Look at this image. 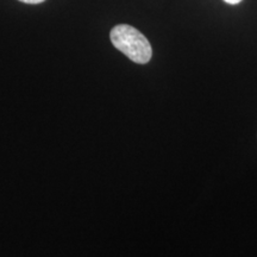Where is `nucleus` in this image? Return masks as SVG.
I'll use <instances>...</instances> for the list:
<instances>
[{"label": "nucleus", "instance_id": "nucleus-1", "mask_svg": "<svg viewBox=\"0 0 257 257\" xmlns=\"http://www.w3.org/2000/svg\"><path fill=\"white\" fill-rule=\"evenodd\" d=\"M110 38L114 48L134 62L146 64L150 61L153 49L142 32L126 24H120L111 30Z\"/></svg>", "mask_w": 257, "mask_h": 257}, {"label": "nucleus", "instance_id": "nucleus-2", "mask_svg": "<svg viewBox=\"0 0 257 257\" xmlns=\"http://www.w3.org/2000/svg\"><path fill=\"white\" fill-rule=\"evenodd\" d=\"M19 2L25 3V4H41L44 0H19Z\"/></svg>", "mask_w": 257, "mask_h": 257}, {"label": "nucleus", "instance_id": "nucleus-3", "mask_svg": "<svg viewBox=\"0 0 257 257\" xmlns=\"http://www.w3.org/2000/svg\"><path fill=\"white\" fill-rule=\"evenodd\" d=\"M225 3H227V4H231V5H236V4H239L242 0H224Z\"/></svg>", "mask_w": 257, "mask_h": 257}]
</instances>
